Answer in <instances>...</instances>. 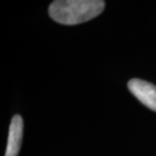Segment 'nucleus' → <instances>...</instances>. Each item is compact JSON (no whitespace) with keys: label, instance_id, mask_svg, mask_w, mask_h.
I'll return each mask as SVG.
<instances>
[{"label":"nucleus","instance_id":"nucleus-2","mask_svg":"<svg viewBox=\"0 0 156 156\" xmlns=\"http://www.w3.org/2000/svg\"><path fill=\"white\" fill-rule=\"evenodd\" d=\"M128 88L148 108L156 112V86L142 79H131L128 82Z\"/></svg>","mask_w":156,"mask_h":156},{"label":"nucleus","instance_id":"nucleus-1","mask_svg":"<svg viewBox=\"0 0 156 156\" xmlns=\"http://www.w3.org/2000/svg\"><path fill=\"white\" fill-rule=\"evenodd\" d=\"M105 5L102 0H57L51 3L49 14L56 23L73 26L96 17Z\"/></svg>","mask_w":156,"mask_h":156},{"label":"nucleus","instance_id":"nucleus-3","mask_svg":"<svg viewBox=\"0 0 156 156\" xmlns=\"http://www.w3.org/2000/svg\"><path fill=\"white\" fill-rule=\"evenodd\" d=\"M23 133V121L20 115H15L11 119L9 126L7 146H6L5 156H17L20 152Z\"/></svg>","mask_w":156,"mask_h":156}]
</instances>
